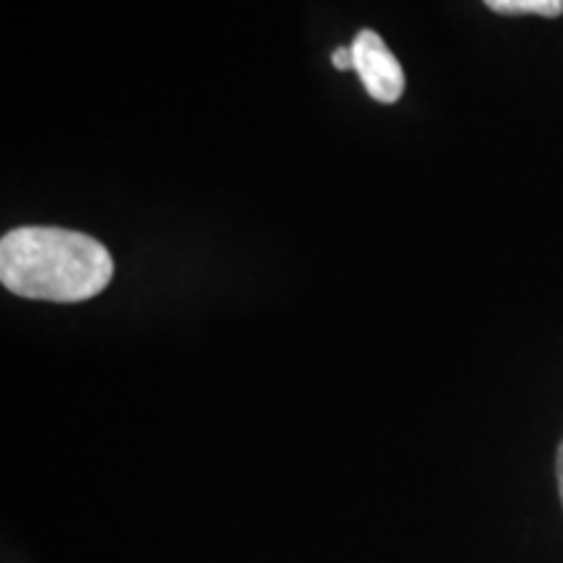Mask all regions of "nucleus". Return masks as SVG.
<instances>
[{
  "label": "nucleus",
  "instance_id": "f257e3e1",
  "mask_svg": "<svg viewBox=\"0 0 563 563\" xmlns=\"http://www.w3.org/2000/svg\"><path fill=\"white\" fill-rule=\"evenodd\" d=\"M115 262L100 241L63 228H19L0 241V282L19 298L81 302L100 295Z\"/></svg>",
  "mask_w": 563,
  "mask_h": 563
},
{
  "label": "nucleus",
  "instance_id": "f03ea898",
  "mask_svg": "<svg viewBox=\"0 0 563 563\" xmlns=\"http://www.w3.org/2000/svg\"><path fill=\"white\" fill-rule=\"evenodd\" d=\"M355 70L361 76L363 87L376 102L394 104L405 91V70L394 53L386 47V42L373 30L357 32V37L350 45Z\"/></svg>",
  "mask_w": 563,
  "mask_h": 563
},
{
  "label": "nucleus",
  "instance_id": "7ed1b4c3",
  "mask_svg": "<svg viewBox=\"0 0 563 563\" xmlns=\"http://www.w3.org/2000/svg\"><path fill=\"white\" fill-rule=\"evenodd\" d=\"M490 11L504 13V16H522V13H534V16L555 19L563 13V0H483Z\"/></svg>",
  "mask_w": 563,
  "mask_h": 563
},
{
  "label": "nucleus",
  "instance_id": "20e7f679",
  "mask_svg": "<svg viewBox=\"0 0 563 563\" xmlns=\"http://www.w3.org/2000/svg\"><path fill=\"white\" fill-rule=\"evenodd\" d=\"M332 63H334V68H340V70H355V60H352V51L350 47H336V51L332 53Z\"/></svg>",
  "mask_w": 563,
  "mask_h": 563
},
{
  "label": "nucleus",
  "instance_id": "39448f33",
  "mask_svg": "<svg viewBox=\"0 0 563 563\" xmlns=\"http://www.w3.org/2000/svg\"><path fill=\"white\" fill-rule=\"evenodd\" d=\"M555 477H559V493H561V504H563V441L559 446V456H555Z\"/></svg>",
  "mask_w": 563,
  "mask_h": 563
}]
</instances>
